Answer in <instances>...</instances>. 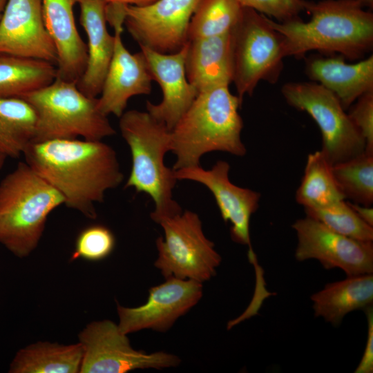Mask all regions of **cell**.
<instances>
[{
	"label": "cell",
	"instance_id": "obj_1",
	"mask_svg": "<svg viewBox=\"0 0 373 373\" xmlns=\"http://www.w3.org/2000/svg\"><path fill=\"white\" fill-rule=\"evenodd\" d=\"M25 162L59 191L64 204L84 216L97 218L95 203L124 180L117 153L102 140H53L32 142Z\"/></svg>",
	"mask_w": 373,
	"mask_h": 373
},
{
	"label": "cell",
	"instance_id": "obj_2",
	"mask_svg": "<svg viewBox=\"0 0 373 373\" xmlns=\"http://www.w3.org/2000/svg\"><path fill=\"white\" fill-rule=\"evenodd\" d=\"M358 0L306 1L308 21L300 18L278 22L266 16L270 26L282 36L284 57H303L311 50L338 52L354 60L373 46V15Z\"/></svg>",
	"mask_w": 373,
	"mask_h": 373
},
{
	"label": "cell",
	"instance_id": "obj_3",
	"mask_svg": "<svg viewBox=\"0 0 373 373\" xmlns=\"http://www.w3.org/2000/svg\"><path fill=\"white\" fill-rule=\"evenodd\" d=\"M242 102L229 86L198 93L171 130V151L175 155L173 170L200 165L201 157L213 151L243 156Z\"/></svg>",
	"mask_w": 373,
	"mask_h": 373
},
{
	"label": "cell",
	"instance_id": "obj_4",
	"mask_svg": "<svg viewBox=\"0 0 373 373\" xmlns=\"http://www.w3.org/2000/svg\"><path fill=\"white\" fill-rule=\"evenodd\" d=\"M119 128L132 158L125 188H134L151 198L155 209L150 216L156 223L182 213L173 196L178 180L173 169L164 163L165 155L171 151V130L149 112L137 110L124 111Z\"/></svg>",
	"mask_w": 373,
	"mask_h": 373
},
{
	"label": "cell",
	"instance_id": "obj_5",
	"mask_svg": "<svg viewBox=\"0 0 373 373\" xmlns=\"http://www.w3.org/2000/svg\"><path fill=\"white\" fill-rule=\"evenodd\" d=\"M64 204L61 193L26 162L0 182V243L18 258L37 247L48 215Z\"/></svg>",
	"mask_w": 373,
	"mask_h": 373
},
{
	"label": "cell",
	"instance_id": "obj_6",
	"mask_svg": "<svg viewBox=\"0 0 373 373\" xmlns=\"http://www.w3.org/2000/svg\"><path fill=\"white\" fill-rule=\"evenodd\" d=\"M22 99L34 109L36 129L32 142L53 140H102L116 133L97 107V97H90L77 87L76 82L56 77L43 88Z\"/></svg>",
	"mask_w": 373,
	"mask_h": 373
},
{
	"label": "cell",
	"instance_id": "obj_7",
	"mask_svg": "<svg viewBox=\"0 0 373 373\" xmlns=\"http://www.w3.org/2000/svg\"><path fill=\"white\" fill-rule=\"evenodd\" d=\"M231 37L232 82L242 103L243 97L251 95L260 81L271 84L278 81L285 58L282 36L270 26L265 15L243 7Z\"/></svg>",
	"mask_w": 373,
	"mask_h": 373
},
{
	"label": "cell",
	"instance_id": "obj_8",
	"mask_svg": "<svg viewBox=\"0 0 373 373\" xmlns=\"http://www.w3.org/2000/svg\"><path fill=\"white\" fill-rule=\"evenodd\" d=\"M164 236L156 240L158 251L154 266L165 278L175 277L200 283L216 274L222 258L214 243L204 235L199 216L186 210L161 219Z\"/></svg>",
	"mask_w": 373,
	"mask_h": 373
},
{
	"label": "cell",
	"instance_id": "obj_9",
	"mask_svg": "<svg viewBox=\"0 0 373 373\" xmlns=\"http://www.w3.org/2000/svg\"><path fill=\"white\" fill-rule=\"evenodd\" d=\"M281 93L289 105L315 121L321 133V151L332 165L365 151L364 139L332 92L318 83L305 82L286 83Z\"/></svg>",
	"mask_w": 373,
	"mask_h": 373
},
{
	"label": "cell",
	"instance_id": "obj_10",
	"mask_svg": "<svg viewBox=\"0 0 373 373\" xmlns=\"http://www.w3.org/2000/svg\"><path fill=\"white\" fill-rule=\"evenodd\" d=\"M82 348L81 373H125L138 369H163L180 363L164 352L147 354L131 345L127 334L110 320L93 321L79 334Z\"/></svg>",
	"mask_w": 373,
	"mask_h": 373
},
{
	"label": "cell",
	"instance_id": "obj_11",
	"mask_svg": "<svg viewBox=\"0 0 373 373\" xmlns=\"http://www.w3.org/2000/svg\"><path fill=\"white\" fill-rule=\"evenodd\" d=\"M126 5L106 4L107 22L113 27L115 44L113 56L97 97V107L105 115L119 117L130 98L148 95L153 80L142 52L132 54L122 39Z\"/></svg>",
	"mask_w": 373,
	"mask_h": 373
},
{
	"label": "cell",
	"instance_id": "obj_12",
	"mask_svg": "<svg viewBox=\"0 0 373 373\" xmlns=\"http://www.w3.org/2000/svg\"><path fill=\"white\" fill-rule=\"evenodd\" d=\"M296 233L295 258L318 260L325 269L338 268L347 276L373 273V242L352 238L306 216L292 224Z\"/></svg>",
	"mask_w": 373,
	"mask_h": 373
},
{
	"label": "cell",
	"instance_id": "obj_13",
	"mask_svg": "<svg viewBox=\"0 0 373 373\" xmlns=\"http://www.w3.org/2000/svg\"><path fill=\"white\" fill-rule=\"evenodd\" d=\"M200 0H156L124 7V25L140 46L169 54L188 42V28Z\"/></svg>",
	"mask_w": 373,
	"mask_h": 373
},
{
	"label": "cell",
	"instance_id": "obj_14",
	"mask_svg": "<svg viewBox=\"0 0 373 373\" xmlns=\"http://www.w3.org/2000/svg\"><path fill=\"white\" fill-rule=\"evenodd\" d=\"M229 169L227 162L218 160L210 169L198 165L173 171L178 180L199 182L211 192L222 219L231 223L232 240L248 246L249 260L255 265L256 258L251 244L249 224L252 214L259 207L260 193L233 184L229 178Z\"/></svg>",
	"mask_w": 373,
	"mask_h": 373
},
{
	"label": "cell",
	"instance_id": "obj_15",
	"mask_svg": "<svg viewBox=\"0 0 373 373\" xmlns=\"http://www.w3.org/2000/svg\"><path fill=\"white\" fill-rule=\"evenodd\" d=\"M202 283L175 277L149 290L147 300L136 307L117 305L118 327L125 334L145 329L160 332L169 330L201 299Z\"/></svg>",
	"mask_w": 373,
	"mask_h": 373
},
{
	"label": "cell",
	"instance_id": "obj_16",
	"mask_svg": "<svg viewBox=\"0 0 373 373\" xmlns=\"http://www.w3.org/2000/svg\"><path fill=\"white\" fill-rule=\"evenodd\" d=\"M0 52L56 66L57 52L45 28L41 0H8L0 19Z\"/></svg>",
	"mask_w": 373,
	"mask_h": 373
},
{
	"label": "cell",
	"instance_id": "obj_17",
	"mask_svg": "<svg viewBox=\"0 0 373 373\" xmlns=\"http://www.w3.org/2000/svg\"><path fill=\"white\" fill-rule=\"evenodd\" d=\"M187 46L188 42L178 52L169 54L140 46L153 79L157 82L162 91V99L159 104L146 102V111L169 130L173 128L198 94L186 75Z\"/></svg>",
	"mask_w": 373,
	"mask_h": 373
},
{
	"label": "cell",
	"instance_id": "obj_18",
	"mask_svg": "<svg viewBox=\"0 0 373 373\" xmlns=\"http://www.w3.org/2000/svg\"><path fill=\"white\" fill-rule=\"evenodd\" d=\"M45 28L57 52V77L76 82L87 63V45L77 28L73 7L77 0H41Z\"/></svg>",
	"mask_w": 373,
	"mask_h": 373
},
{
	"label": "cell",
	"instance_id": "obj_19",
	"mask_svg": "<svg viewBox=\"0 0 373 373\" xmlns=\"http://www.w3.org/2000/svg\"><path fill=\"white\" fill-rule=\"evenodd\" d=\"M79 21L87 38L88 59L85 70L77 82L78 88L90 97L99 95L114 50L115 38L107 29L103 0H77Z\"/></svg>",
	"mask_w": 373,
	"mask_h": 373
},
{
	"label": "cell",
	"instance_id": "obj_20",
	"mask_svg": "<svg viewBox=\"0 0 373 373\" xmlns=\"http://www.w3.org/2000/svg\"><path fill=\"white\" fill-rule=\"evenodd\" d=\"M307 76L339 99L346 110L361 96L373 90V56L347 64L343 56L314 57L307 61Z\"/></svg>",
	"mask_w": 373,
	"mask_h": 373
},
{
	"label": "cell",
	"instance_id": "obj_21",
	"mask_svg": "<svg viewBox=\"0 0 373 373\" xmlns=\"http://www.w3.org/2000/svg\"><path fill=\"white\" fill-rule=\"evenodd\" d=\"M186 75L198 93L229 86L233 80L231 32L188 41Z\"/></svg>",
	"mask_w": 373,
	"mask_h": 373
},
{
	"label": "cell",
	"instance_id": "obj_22",
	"mask_svg": "<svg viewBox=\"0 0 373 373\" xmlns=\"http://www.w3.org/2000/svg\"><path fill=\"white\" fill-rule=\"evenodd\" d=\"M310 298L314 316L337 326L348 313L372 305L373 274L347 276L327 283Z\"/></svg>",
	"mask_w": 373,
	"mask_h": 373
},
{
	"label": "cell",
	"instance_id": "obj_23",
	"mask_svg": "<svg viewBox=\"0 0 373 373\" xmlns=\"http://www.w3.org/2000/svg\"><path fill=\"white\" fill-rule=\"evenodd\" d=\"M82 348L76 344L37 342L20 349L10 364V373H77Z\"/></svg>",
	"mask_w": 373,
	"mask_h": 373
},
{
	"label": "cell",
	"instance_id": "obj_24",
	"mask_svg": "<svg viewBox=\"0 0 373 373\" xmlns=\"http://www.w3.org/2000/svg\"><path fill=\"white\" fill-rule=\"evenodd\" d=\"M56 77L51 62L0 52V98H21Z\"/></svg>",
	"mask_w": 373,
	"mask_h": 373
},
{
	"label": "cell",
	"instance_id": "obj_25",
	"mask_svg": "<svg viewBox=\"0 0 373 373\" xmlns=\"http://www.w3.org/2000/svg\"><path fill=\"white\" fill-rule=\"evenodd\" d=\"M36 114L22 98H0V154L18 158L33 142Z\"/></svg>",
	"mask_w": 373,
	"mask_h": 373
},
{
	"label": "cell",
	"instance_id": "obj_26",
	"mask_svg": "<svg viewBox=\"0 0 373 373\" xmlns=\"http://www.w3.org/2000/svg\"><path fill=\"white\" fill-rule=\"evenodd\" d=\"M332 164L322 151L309 153L296 202L304 208L325 207L345 199L333 173Z\"/></svg>",
	"mask_w": 373,
	"mask_h": 373
},
{
	"label": "cell",
	"instance_id": "obj_27",
	"mask_svg": "<svg viewBox=\"0 0 373 373\" xmlns=\"http://www.w3.org/2000/svg\"><path fill=\"white\" fill-rule=\"evenodd\" d=\"M242 8L236 0H200L189 25L188 41L230 32Z\"/></svg>",
	"mask_w": 373,
	"mask_h": 373
},
{
	"label": "cell",
	"instance_id": "obj_28",
	"mask_svg": "<svg viewBox=\"0 0 373 373\" xmlns=\"http://www.w3.org/2000/svg\"><path fill=\"white\" fill-rule=\"evenodd\" d=\"M335 179L344 194L364 206L373 203V153H362L332 166Z\"/></svg>",
	"mask_w": 373,
	"mask_h": 373
},
{
	"label": "cell",
	"instance_id": "obj_29",
	"mask_svg": "<svg viewBox=\"0 0 373 373\" xmlns=\"http://www.w3.org/2000/svg\"><path fill=\"white\" fill-rule=\"evenodd\" d=\"M304 209L307 216L334 231L356 240L373 241V227L363 222L345 200L323 207Z\"/></svg>",
	"mask_w": 373,
	"mask_h": 373
},
{
	"label": "cell",
	"instance_id": "obj_30",
	"mask_svg": "<svg viewBox=\"0 0 373 373\" xmlns=\"http://www.w3.org/2000/svg\"><path fill=\"white\" fill-rule=\"evenodd\" d=\"M115 238L113 232L102 224H93L82 229L77 236L71 260L82 258L99 261L114 250Z\"/></svg>",
	"mask_w": 373,
	"mask_h": 373
},
{
	"label": "cell",
	"instance_id": "obj_31",
	"mask_svg": "<svg viewBox=\"0 0 373 373\" xmlns=\"http://www.w3.org/2000/svg\"><path fill=\"white\" fill-rule=\"evenodd\" d=\"M241 6L256 10L278 22L298 19L306 0H236Z\"/></svg>",
	"mask_w": 373,
	"mask_h": 373
},
{
	"label": "cell",
	"instance_id": "obj_32",
	"mask_svg": "<svg viewBox=\"0 0 373 373\" xmlns=\"http://www.w3.org/2000/svg\"><path fill=\"white\" fill-rule=\"evenodd\" d=\"M348 115L365 140V151L373 153V90L361 96Z\"/></svg>",
	"mask_w": 373,
	"mask_h": 373
},
{
	"label": "cell",
	"instance_id": "obj_33",
	"mask_svg": "<svg viewBox=\"0 0 373 373\" xmlns=\"http://www.w3.org/2000/svg\"><path fill=\"white\" fill-rule=\"evenodd\" d=\"M365 309L367 319V338L362 358L356 368L355 373H372L373 372V312L370 306Z\"/></svg>",
	"mask_w": 373,
	"mask_h": 373
},
{
	"label": "cell",
	"instance_id": "obj_34",
	"mask_svg": "<svg viewBox=\"0 0 373 373\" xmlns=\"http://www.w3.org/2000/svg\"><path fill=\"white\" fill-rule=\"evenodd\" d=\"M356 214L366 224L373 227V209L356 203H350Z\"/></svg>",
	"mask_w": 373,
	"mask_h": 373
},
{
	"label": "cell",
	"instance_id": "obj_35",
	"mask_svg": "<svg viewBox=\"0 0 373 373\" xmlns=\"http://www.w3.org/2000/svg\"><path fill=\"white\" fill-rule=\"evenodd\" d=\"M106 3H118L127 6H145L156 0H103Z\"/></svg>",
	"mask_w": 373,
	"mask_h": 373
},
{
	"label": "cell",
	"instance_id": "obj_36",
	"mask_svg": "<svg viewBox=\"0 0 373 373\" xmlns=\"http://www.w3.org/2000/svg\"><path fill=\"white\" fill-rule=\"evenodd\" d=\"M363 6L372 7L373 5V0H358Z\"/></svg>",
	"mask_w": 373,
	"mask_h": 373
},
{
	"label": "cell",
	"instance_id": "obj_37",
	"mask_svg": "<svg viewBox=\"0 0 373 373\" xmlns=\"http://www.w3.org/2000/svg\"><path fill=\"white\" fill-rule=\"evenodd\" d=\"M8 0H0V15L3 13Z\"/></svg>",
	"mask_w": 373,
	"mask_h": 373
},
{
	"label": "cell",
	"instance_id": "obj_38",
	"mask_svg": "<svg viewBox=\"0 0 373 373\" xmlns=\"http://www.w3.org/2000/svg\"><path fill=\"white\" fill-rule=\"evenodd\" d=\"M6 157L2 154H0V170L3 167Z\"/></svg>",
	"mask_w": 373,
	"mask_h": 373
}]
</instances>
